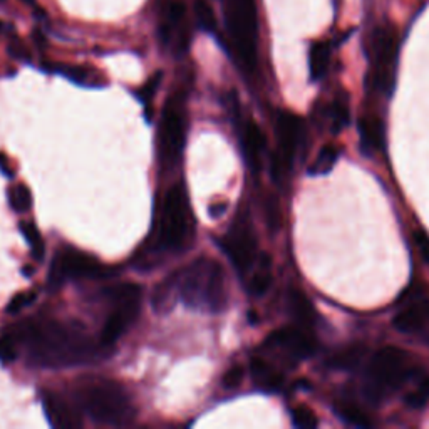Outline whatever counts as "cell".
<instances>
[{"label":"cell","instance_id":"cell-18","mask_svg":"<svg viewBox=\"0 0 429 429\" xmlns=\"http://www.w3.org/2000/svg\"><path fill=\"white\" fill-rule=\"evenodd\" d=\"M241 143H244V151L250 166L253 170L260 168V156L265 149V135L260 130L257 122L248 120L245 121L244 131H241Z\"/></svg>","mask_w":429,"mask_h":429},{"label":"cell","instance_id":"cell-39","mask_svg":"<svg viewBox=\"0 0 429 429\" xmlns=\"http://www.w3.org/2000/svg\"><path fill=\"white\" fill-rule=\"evenodd\" d=\"M8 52H11L13 57L21 59V61H29V52H27V49L19 42V40H13V42H11V45H8Z\"/></svg>","mask_w":429,"mask_h":429},{"label":"cell","instance_id":"cell-16","mask_svg":"<svg viewBox=\"0 0 429 429\" xmlns=\"http://www.w3.org/2000/svg\"><path fill=\"white\" fill-rule=\"evenodd\" d=\"M358 130L360 136V149L372 154L381 151L384 146V126L376 114H364L359 118Z\"/></svg>","mask_w":429,"mask_h":429},{"label":"cell","instance_id":"cell-23","mask_svg":"<svg viewBox=\"0 0 429 429\" xmlns=\"http://www.w3.org/2000/svg\"><path fill=\"white\" fill-rule=\"evenodd\" d=\"M272 260L267 253H263L258 260V268L250 280L248 290L253 297H263L272 287Z\"/></svg>","mask_w":429,"mask_h":429},{"label":"cell","instance_id":"cell-32","mask_svg":"<svg viewBox=\"0 0 429 429\" xmlns=\"http://www.w3.org/2000/svg\"><path fill=\"white\" fill-rule=\"evenodd\" d=\"M265 222L270 231H278L282 225V210L275 195H268L265 200Z\"/></svg>","mask_w":429,"mask_h":429},{"label":"cell","instance_id":"cell-33","mask_svg":"<svg viewBox=\"0 0 429 429\" xmlns=\"http://www.w3.org/2000/svg\"><path fill=\"white\" fill-rule=\"evenodd\" d=\"M292 423L295 428L300 429H312L319 426V419L310 408L305 406H299V408L292 409Z\"/></svg>","mask_w":429,"mask_h":429},{"label":"cell","instance_id":"cell-1","mask_svg":"<svg viewBox=\"0 0 429 429\" xmlns=\"http://www.w3.org/2000/svg\"><path fill=\"white\" fill-rule=\"evenodd\" d=\"M19 336L29 348L30 362L40 367L89 364L91 360L103 358L104 350L111 348L103 341L96 344L77 324L66 326L57 321L29 322L21 328Z\"/></svg>","mask_w":429,"mask_h":429},{"label":"cell","instance_id":"cell-12","mask_svg":"<svg viewBox=\"0 0 429 429\" xmlns=\"http://www.w3.org/2000/svg\"><path fill=\"white\" fill-rule=\"evenodd\" d=\"M275 133H277L275 154L290 170L295 154L300 148V143H302L304 139V122L294 113L280 111L277 114Z\"/></svg>","mask_w":429,"mask_h":429},{"label":"cell","instance_id":"cell-21","mask_svg":"<svg viewBox=\"0 0 429 429\" xmlns=\"http://www.w3.org/2000/svg\"><path fill=\"white\" fill-rule=\"evenodd\" d=\"M331 64V44L327 40H316L309 49V72L312 81H319L326 76Z\"/></svg>","mask_w":429,"mask_h":429},{"label":"cell","instance_id":"cell-27","mask_svg":"<svg viewBox=\"0 0 429 429\" xmlns=\"http://www.w3.org/2000/svg\"><path fill=\"white\" fill-rule=\"evenodd\" d=\"M328 114H331V130H332V133H334V135L341 133V131L349 125V120H350V109H349L348 99H345V98H337L336 101L331 104Z\"/></svg>","mask_w":429,"mask_h":429},{"label":"cell","instance_id":"cell-13","mask_svg":"<svg viewBox=\"0 0 429 429\" xmlns=\"http://www.w3.org/2000/svg\"><path fill=\"white\" fill-rule=\"evenodd\" d=\"M268 342L277 348H282L285 353L297 359H305L317 350V342L312 334L305 331V327H282L273 332Z\"/></svg>","mask_w":429,"mask_h":429},{"label":"cell","instance_id":"cell-10","mask_svg":"<svg viewBox=\"0 0 429 429\" xmlns=\"http://www.w3.org/2000/svg\"><path fill=\"white\" fill-rule=\"evenodd\" d=\"M186 125L181 104L171 99L163 111L159 126V156L164 164H175L183 153Z\"/></svg>","mask_w":429,"mask_h":429},{"label":"cell","instance_id":"cell-40","mask_svg":"<svg viewBox=\"0 0 429 429\" xmlns=\"http://www.w3.org/2000/svg\"><path fill=\"white\" fill-rule=\"evenodd\" d=\"M0 171L4 173V175L12 178L13 176V170L11 166V161H8V158L4 153H0Z\"/></svg>","mask_w":429,"mask_h":429},{"label":"cell","instance_id":"cell-36","mask_svg":"<svg viewBox=\"0 0 429 429\" xmlns=\"http://www.w3.org/2000/svg\"><path fill=\"white\" fill-rule=\"evenodd\" d=\"M244 379H245V369L241 366H234L225 372V376L222 379V386L230 391L236 389V387H240L241 382H244Z\"/></svg>","mask_w":429,"mask_h":429},{"label":"cell","instance_id":"cell-3","mask_svg":"<svg viewBox=\"0 0 429 429\" xmlns=\"http://www.w3.org/2000/svg\"><path fill=\"white\" fill-rule=\"evenodd\" d=\"M81 408L88 416L104 426H126L135 421L136 409L125 387L116 381L91 382L77 394Z\"/></svg>","mask_w":429,"mask_h":429},{"label":"cell","instance_id":"cell-22","mask_svg":"<svg viewBox=\"0 0 429 429\" xmlns=\"http://www.w3.org/2000/svg\"><path fill=\"white\" fill-rule=\"evenodd\" d=\"M413 389L406 392L404 403L413 409H421L429 403V374L416 371L413 376Z\"/></svg>","mask_w":429,"mask_h":429},{"label":"cell","instance_id":"cell-41","mask_svg":"<svg viewBox=\"0 0 429 429\" xmlns=\"http://www.w3.org/2000/svg\"><path fill=\"white\" fill-rule=\"evenodd\" d=\"M227 210V203H213L210 205V214H212L213 218H218L220 214L225 213Z\"/></svg>","mask_w":429,"mask_h":429},{"label":"cell","instance_id":"cell-4","mask_svg":"<svg viewBox=\"0 0 429 429\" xmlns=\"http://www.w3.org/2000/svg\"><path fill=\"white\" fill-rule=\"evenodd\" d=\"M193 214L183 185H175L164 196L159 213L156 250L180 252L193 239Z\"/></svg>","mask_w":429,"mask_h":429},{"label":"cell","instance_id":"cell-15","mask_svg":"<svg viewBox=\"0 0 429 429\" xmlns=\"http://www.w3.org/2000/svg\"><path fill=\"white\" fill-rule=\"evenodd\" d=\"M392 324H394V327L398 328L399 332H403V334H421L429 326V302H426V300H418V302L408 305V307L401 310L398 316L394 317Z\"/></svg>","mask_w":429,"mask_h":429},{"label":"cell","instance_id":"cell-30","mask_svg":"<svg viewBox=\"0 0 429 429\" xmlns=\"http://www.w3.org/2000/svg\"><path fill=\"white\" fill-rule=\"evenodd\" d=\"M8 205L16 213H27L32 208V193L25 185H16L8 190Z\"/></svg>","mask_w":429,"mask_h":429},{"label":"cell","instance_id":"cell-35","mask_svg":"<svg viewBox=\"0 0 429 429\" xmlns=\"http://www.w3.org/2000/svg\"><path fill=\"white\" fill-rule=\"evenodd\" d=\"M17 359V344L13 336L7 334L0 337V360L4 364H11Z\"/></svg>","mask_w":429,"mask_h":429},{"label":"cell","instance_id":"cell-7","mask_svg":"<svg viewBox=\"0 0 429 429\" xmlns=\"http://www.w3.org/2000/svg\"><path fill=\"white\" fill-rule=\"evenodd\" d=\"M227 25L235 51L246 69L257 66V6L255 0H227Z\"/></svg>","mask_w":429,"mask_h":429},{"label":"cell","instance_id":"cell-31","mask_svg":"<svg viewBox=\"0 0 429 429\" xmlns=\"http://www.w3.org/2000/svg\"><path fill=\"white\" fill-rule=\"evenodd\" d=\"M195 17L198 25L202 27L203 30L207 32H213L214 27H217V19H214V12L213 8L210 7V4L207 0H196L195 2Z\"/></svg>","mask_w":429,"mask_h":429},{"label":"cell","instance_id":"cell-11","mask_svg":"<svg viewBox=\"0 0 429 429\" xmlns=\"http://www.w3.org/2000/svg\"><path fill=\"white\" fill-rule=\"evenodd\" d=\"M220 246L240 273L248 272L257 260V236L246 220L234 223L230 234L220 240Z\"/></svg>","mask_w":429,"mask_h":429},{"label":"cell","instance_id":"cell-37","mask_svg":"<svg viewBox=\"0 0 429 429\" xmlns=\"http://www.w3.org/2000/svg\"><path fill=\"white\" fill-rule=\"evenodd\" d=\"M161 72H158L156 76H153L151 79H149L148 82H146V84L143 86V88L139 89V93H138V98L141 99V101H144V103H148L149 99L153 98L154 94H156V91H158V88H159V82H161Z\"/></svg>","mask_w":429,"mask_h":429},{"label":"cell","instance_id":"cell-9","mask_svg":"<svg viewBox=\"0 0 429 429\" xmlns=\"http://www.w3.org/2000/svg\"><path fill=\"white\" fill-rule=\"evenodd\" d=\"M109 275H113L111 268L103 265L93 255L67 246L59 250L54 258L47 285L51 290H57L69 278H104Z\"/></svg>","mask_w":429,"mask_h":429},{"label":"cell","instance_id":"cell-25","mask_svg":"<svg viewBox=\"0 0 429 429\" xmlns=\"http://www.w3.org/2000/svg\"><path fill=\"white\" fill-rule=\"evenodd\" d=\"M364 355V348L359 344L348 345V348H342L341 350L332 354V358L328 359V366L341 369V371H353L359 366L360 359Z\"/></svg>","mask_w":429,"mask_h":429},{"label":"cell","instance_id":"cell-17","mask_svg":"<svg viewBox=\"0 0 429 429\" xmlns=\"http://www.w3.org/2000/svg\"><path fill=\"white\" fill-rule=\"evenodd\" d=\"M180 273L181 270H176L164 277L153 290L151 305L156 314H168L180 299Z\"/></svg>","mask_w":429,"mask_h":429},{"label":"cell","instance_id":"cell-28","mask_svg":"<svg viewBox=\"0 0 429 429\" xmlns=\"http://www.w3.org/2000/svg\"><path fill=\"white\" fill-rule=\"evenodd\" d=\"M336 411L342 421L350 424V426H358V428H371L372 426L371 419H369L367 414L364 413L359 406L344 403V404L337 406Z\"/></svg>","mask_w":429,"mask_h":429},{"label":"cell","instance_id":"cell-24","mask_svg":"<svg viewBox=\"0 0 429 429\" xmlns=\"http://www.w3.org/2000/svg\"><path fill=\"white\" fill-rule=\"evenodd\" d=\"M341 148L336 144H326L321 151L317 153L316 159H314V163L310 164L309 173L312 176H322L327 175V173H331L334 170L336 163L339 161L341 158Z\"/></svg>","mask_w":429,"mask_h":429},{"label":"cell","instance_id":"cell-19","mask_svg":"<svg viewBox=\"0 0 429 429\" xmlns=\"http://www.w3.org/2000/svg\"><path fill=\"white\" fill-rule=\"evenodd\" d=\"M250 376L263 391H277L284 384V376L262 358L250 359Z\"/></svg>","mask_w":429,"mask_h":429},{"label":"cell","instance_id":"cell-26","mask_svg":"<svg viewBox=\"0 0 429 429\" xmlns=\"http://www.w3.org/2000/svg\"><path fill=\"white\" fill-rule=\"evenodd\" d=\"M57 71L67 79L81 86H89V88H99L101 86V76L91 67L84 66H59Z\"/></svg>","mask_w":429,"mask_h":429},{"label":"cell","instance_id":"cell-38","mask_svg":"<svg viewBox=\"0 0 429 429\" xmlns=\"http://www.w3.org/2000/svg\"><path fill=\"white\" fill-rule=\"evenodd\" d=\"M413 236H414V241H416L419 252L423 253L424 258L429 260V236L426 234H424L423 230L414 231Z\"/></svg>","mask_w":429,"mask_h":429},{"label":"cell","instance_id":"cell-14","mask_svg":"<svg viewBox=\"0 0 429 429\" xmlns=\"http://www.w3.org/2000/svg\"><path fill=\"white\" fill-rule=\"evenodd\" d=\"M44 413L52 428L74 429L82 426L79 413L62 396L54 392L44 396Z\"/></svg>","mask_w":429,"mask_h":429},{"label":"cell","instance_id":"cell-20","mask_svg":"<svg viewBox=\"0 0 429 429\" xmlns=\"http://www.w3.org/2000/svg\"><path fill=\"white\" fill-rule=\"evenodd\" d=\"M289 310L295 322L302 327H312L316 324L317 312L314 304L310 302L309 297L304 292L292 289L289 294Z\"/></svg>","mask_w":429,"mask_h":429},{"label":"cell","instance_id":"cell-8","mask_svg":"<svg viewBox=\"0 0 429 429\" xmlns=\"http://www.w3.org/2000/svg\"><path fill=\"white\" fill-rule=\"evenodd\" d=\"M104 297L111 300L114 309L104 324L101 341L106 345H113L139 316L143 287L138 284L114 285L104 290Z\"/></svg>","mask_w":429,"mask_h":429},{"label":"cell","instance_id":"cell-34","mask_svg":"<svg viewBox=\"0 0 429 429\" xmlns=\"http://www.w3.org/2000/svg\"><path fill=\"white\" fill-rule=\"evenodd\" d=\"M35 297H38V295H35V292H32V290H25V292H21V294L13 295L11 299V302L7 304L6 312L7 314L21 312L22 309H25L27 305H30L32 302H34Z\"/></svg>","mask_w":429,"mask_h":429},{"label":"cell","instance_id":"cell-2","mask_svg":"<svg viewBox=\"0 0 429 429\" xmlns=\"http://www.w3.org/2000/svg\"><path fill=\"white\" fill-rule=\"evenodd\" d=\"M180 299L190 309L218 314L227 307L225 272L217 260L200 257L180 273Z\"/></svg>","mask_w":429,"mask_h":429},{"label":"cell","instance_id":"cell-6","mask_svg":"<svg viewBox=\"0 0 429 429\" xmlns=\"http://www.w3.org/2000/svg\"><path fill=\"white\" fill-rule=\"evenodd\" d=\"M399 56V35L391 24L377 25L369 42L371 72L369 81L374 91L391 96L396 84V67Z\"/></svg>","mask_w":429,"mask_h":429},{"label":"cell","instance_id":"cell-5","mask_svg":"<svg viewBox=\"0 0 429 429\" xmlns=\"http://www.w3.org/2000/svg\"><path fill=\"white\" fill-rule=\"evenodd\" d=\"M418 369L411 364L409 354L396 345H386L372 355L367 367V398L377 403L411 381Z\"/></svg>","mask_w":429,"mask_h":429},{"label":"cell","instance_id":"cell-29","mask_svg":"<svg viewBox=\"0 0 429 429\" xmlns=\"http://www.w3.org/2000/svg\"><path fill=\"white\" fill-rule=\"evenodd\" d=\"M19 228L22 235H24V239L27 240V244L30 246L32 257L35 260H42L45 253V245L42 236H40V231L38 230V227H35L32 222H22Z\"/></svg>","mask_w":429,"mask_h":429}]
</instances>
